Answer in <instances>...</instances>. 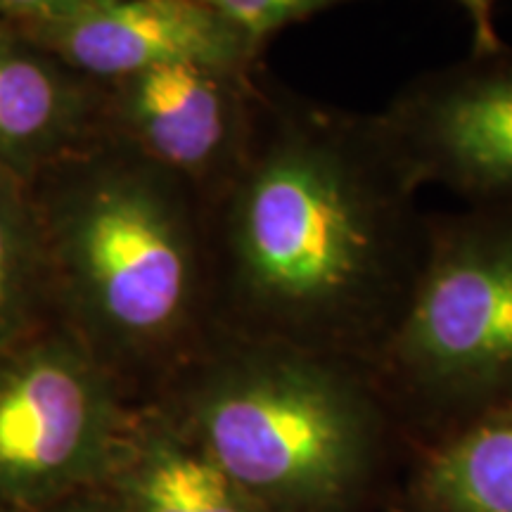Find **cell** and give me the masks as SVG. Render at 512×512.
I'll list each match as a JSON object with an SVG mask.
<instances>
[{"label": "cell", "instance_id": "6da1fadb", "mask_svg": "<svg viewBox=\"0 0 512 512\" xmlns=\"http://www.w3.org/2000/svg\"><path fill=\"white\" fill-rule=\"evenodd\" d=\"M418 192L375 112L261 69L245 155L204 202L214 330L373 368L427 259Z\"/></svg>", "mask_w": 512, "mask_h": 512}, {"label": "cell", "instance_id": "7a4b0ae2", "mask_svg": "<svg viewBox=\"0 0 512 512\" xmlns=\"http://www.w3.org/2000/svg\"><path fill=\"white\" fill-rule=\"evenodd\" d=\"M31 190L53 316L126 394L136 382L159 392L216 332L202 195L110 136Z\"/></svg>", "mask_w": 512, "mask_h": 512}, {"label": "cell", "instance_id": "3957f363", "mask_svg": "<svg viewBox=\"0 0 512 512\" xmlns=\"http://www.w3.org/2000/svg\"><path fill=\"white\" fill-rule=\"evenodd\" d=\"M150 401L273 512L347 505L384 422L380 389L361 363L226 332Z\"/></svg>", "mask_w": 512, "mask_h": 512}, {"label": "cell", "instance_id": "277c9868", "mask_svg": "<svg viewBox=\"0 0 512 512\" xmlns=\"http://www.w3.org/2000/svg\"><path fill=\"white\" fill-rule=\"evenodd\" d=\"M373 377L470 420L512 401V207L430 214V245Z\"/></svg>", "mask_w": 512, "mask_h": 512}, {"label": "cell", "instance_id": "5b68a950", "mask_svg": "<svg viewBox=\"0 0 512 512\" xmlns=\"http://www.w3.org/2000/svg\"><path fill=\"white\" fill-rule=\"evenodd\" d=\"M133 403L55 316L0 349V512L100 489Z\"/></svg>", "mask_w": 512, "mask_h": 512}, {"label": "cell", "instance_id": "8992f818", "mask_svg": "<svg viewBox=\"0 0 512 512\" xmlns=\"http://www.w3.org/2000/svg\"><path fill=\"white\" fill-rule=\"evenodd\" d=\"M418 185L512 207V46L415 76L375 112Z\"/></svg>", "mask_w": 512, "mask_h": 512}, {"label": "cell", "instance_id": "52a82bcc", "mask_svg": "<svg viewBox=\"0 0 512 512\" xmlns=\"http://www.w3.org/2000/svg\"><path fill=\"white\" fill-rule=\"evenodd\" d=\"M261 69L169 64L107 83V136L183 178L207 202L245 155Z\"/></svg>", "mask_w": 512, "mask_h": 512}, {"label": "cell", "instance_id": "ba28073f", "mask_svg": "<svg viewBox=\"0 0 512 512\" xmlns=\"http://www.w3.org/2000/svg\"><path fill=\"white\" fill-rule=\"evenodd\" d=\"M17 29L102 86L169 64L264 67V50L202 0H100Z\"/></svg>", "mask_w": 512, "mask_h": 512}, {"label": "cell", "instance_id": "9c48e42d", "mask_svg": "<svg viewBox=\"0 0 512 512\" xmlns=\"http://www.w3.org/2000/svg\"><path fill=\"white\" fill-rule=\"evenodd\" d=\"M105 136V86L0 22V171L34 185Z\"/></svg>", "mask_w": 512, "mask_h": 512}, {"label": "cell", "instance_id": "30bf717a", "mask_svg": "<svg viewBox=\"0 0 512 512\" xmlns=\"http://www.w3.org/2000/svg\"><path fill=\"white\" fill-rule=\"evenodd\" d=\"M100 489L124 512H273L155 401L133 406Z\"/></svg>", "mask_w": 512, "mask_h": 512}, {"label": "cell", "instance_id": "8fae6325", "mask_svg": "<svg viewBox=\"0 0 512 512\" xmlns=\"http://www.w3.org/2000/svg\"><path fill=\"white\" fill-rule=\"evenodd\" d=\"M432 512H512V401L465 420L422 475Z\"/></svg>", "mask_w": 512, "mask_h": 512}, {"label": "cell", "instance_id": "7c38bea8", "mask_svg": "<svg viewBox=\"0 0 512 512\" xmlns=\"http://www.w3.org/2000/svg\"><path fill=\"white\" fill-rule=\"evenodd\" d=\"M48 318L50 278L34 190L0 171V349Z\"/></svg>", "mask_w": 512, "mask_h": 512}, {"label": "cell", "instance_id": "4fadbf2b", "mask_svg": "<svg viewBox=\"0 0 512 512\" xmlns=\"http://www.w3.org/2000/svg\"><path fill=\"white\" fill-rule=\"evenodd\" d=\"M202 3L214 8L242 34L252 38L256 46L266 50L268 41L283 29L356 0H202Z\"/></svg>", "mask_w": 512, "mask_h": 512}, {"label": "cell", "instance_id": "5bb4252c", "mask_svg": "<svg viewBox=\"0 0 512 512\" xmlns=\"http://www.w3.org/2000/svg\"><path fill=\"white\" fill-rule=\"evenodd\" d=\"M100 0H0V22L27 27L60 19Z\"/></svg>", "mask_w": 512, "mask_h": 512}, {"label": "cell", "instance_id": "9a60e30c", "mask_svg": "<svg viewBox=\"0 0 512 512\" xmlns=\"http://www.w3.org/2000/svg\"><path fill=\"white\" fill-rule=\"evenodd\" d=\"M465 10L472 27V55L494 53L503 46V38L498 36L494 22L496 0H456Z\"/></svg>", "mask_w": 512, "mask_h": 512}, {"label": "cell", "instance_id": "2e32d148", "mask_svg": "<svg viewBox=\"0 0 512 512\" xmlns=\"http://www.w3.org/2000/svg\"><path fill=\"white\" fill-rule=\"evenodd\" d=\"M36 512H124L102 489L81 491Z\"/></svg>", "mask_w": 512, "mask_h": 512}]
</instances>
